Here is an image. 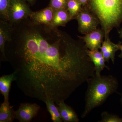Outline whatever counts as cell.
Segmentation results:
<instances>
[{
  "label": "cell",
  "instance_id": "6da1fadb",
  "mask_svg": "<svg viewBox=\"0 0 122 122\" xmlns=\"http://www.w3.org/2000/svg\"><path fill=\"white\" fill-rule=\"evenodd\" d=\"M26 36L13 65L16 83L26 96L56 103L67 99L95 75L94 66L81 39L50 44L38 33Z\"/></svg>",
  "mask_w": 122,
  "mask_h": 122
},
{
  "label": "cell",
  "instance_id": "7a4b0ae2",
  "mask_svg": "<svg viewBox=\"0 0 122 122\" xmlns=\"http://www.w3.org/2000/svg\"><path fill=\"white\" fill-rule=\"evenodd\" d=\"M86 82L87 87L82 118L86 117L93 109L102 105L109 96L116 91L118 86L117 79L111 75L95 74Z\"/></svg>",
  "mask_w": 122,
  "mask_h": 122
},
{
  "label": "cell",
  "instance_id": "3957f363",
  "mask_svg": "<svg viewBox=\"0 0 122 122\" xmlns=\"http://www.w3.org/2000/svg\"><path fill=\"white\" fill-rule=\"evenodd\" d=\"M86 7L98 19L105 39L122 22V0H89Z\"/></svg>",
  "mask_w": 122,
  "mask_h": 122
},
{
  "label": "cell",
  "instance_id": "277c9868",
  "mask_svg": "<svg viewBox=\"0 0 122 122\" xmlns=\"http://www.w3.org/2000/svg\"><path fill=\"white\" fill-rule=\"evenodd\" d=\"M79 31L83 34L96 30L100 24L98 19L87 7H83L76 18Z\"/></svg>",
  "mask_w": 122,
  "mask_h": 122
},
{
  "label": "cell",
  "instance_id": "5b68a950",
  "mask_svg": "<svg viewBox=\"0 0 122 122\" xmlns=\"http://www.w3.org/2000/svg\"><path fill=\"white\" fill-rule=\"evenodd\" d=\"M32 11L25 0H11L9 8V19L16 23L30 17Z\"/></svg>",
  "mask_w": 122,
  "mask_h": 122
},
{
  "label": "cell",
  "instance_id": "8992f818",
  "mask_svg": "<svg viewBox=\"0 0 122 122\" xmlns=\"http://www.w3.org/2000/svg\"><path fill=\"white\" fill-rule=\"evenodd\" d=\"M40 106L36 103H21L15 111L16 119L20 122H29L37 115Z\"/></svg>",
  "mask_w": 122,
  "mask_h": 122
},
{
  "label": "cell",
  "instance_id": "52a82bcc",
  "mask_svg": "<svg viewBox=\"0 0 122 122\" xmlns=\"http://www.w3.org/2000/svg\"><path fill=\"white\" fill-rule=\"evenodd\" d=\"M105 37V32L102 29H97L83 36L79 37L83 41L88 49L93 51L100 49Z\"/></svg>",
  "mask_w": 122,
  "mask_h": 122
},
{
  "label": "cell",
  "instance_id": "ba28073f",
  "mask_svg": "<svg viewBox=\"0 0 122 122\" xmlns=\"http://www.w3.org/2000/svg\"><path fill=\"white\" fill-rule=\"evenodd\" d=\"M54 13V10L49 6L40 11L32 12L30 17L35 24L50 26L52 22Z\"/></svg>",
  "mask_w": 122,
  "mask_h": 122
},
{
  "label": "cell",
  "instance_id": "9c48e42d",
  "mask_svg": "<svg viewBox=\"0 0 122 122\" xmlns=\"http://www.w3.org/2000/svg\"><path fill=\"white\" fill-rule=\"evenodd\" d=\"M119 45L120 43L116 44L112 42L109 37L105 39L100 50L106 62H109L111 59L114 63L116 53L119 50Z\"/></svg>",
  "mask_w": 122,
  "mask_h": 122
},
{
  "label": "cell",
  "instance_id": "30bf717a",
  "mask_svg": "<svg viewBox=\"0 0 122 122\" xmlns=\"http://www.w3.org/2000/svg\"><path fill=\"white\" fill-rule=\"evenodd\" d=\"M57 108L62 120L65 122H78V116L71 107L61 101L57 103Z\"/></svg>",
  "mask_w": 122,
  "mask_h": 122
},
{
  "label": "cell",
  "instance_id": "8fae6325",
  "mask_svg": "<svg viewBox=\"0 0 122 122\" xmlns=\"http://www.w3.org/2000/svg\"><path fill=\"white\" fill-rule=\"evenodd\" d=\"M87 54L93 63L96 75H100L101 72L104 68L109 70V67L105 64L106 61L101 51L99 50L92 51L88 49Z\"/></svg>",
  "mask_w": 122,
  "mask_h": 122
},
{
  "label": "cell",
  "instance_id": "7c38bea8",
  "mask_svg": "<svg viewBox=\"0 0 122 122\" xmlns=\"http://www.w3.org/2000/svg\"><path fill=\"white\" fill-rule=\"evenodd\" d=\"M11 29L9 25L5 21L1 20L0 23V50L2 56L6 60L5 52V45L7 41L11 39Z\"/></svg>",
  "mask_w": 122,
  "mask_h": 122
},
{
  "label": "cell",
  "instance_id": "4fadbf2b",
  "mask_svg": "<svg viewBox=\"0 0 122 122\" xmlns=\"http://www.w3.org/2000/svg\"><path fill=\"white\" fill-rule=\"evenodd\" d=\"M16 72L9 75H3L0 78V91L4 97L5 101H9V93L11 84L16 79Z\"/></svg>",
  "mask_w": 122,
  "mask_h": 122
},
{
  "label": "cell",
  "instance_id": "5bb4252c",
  "mask_svg": "<svg viewBox=\"0 0 122 122\" xmlns=\"http://www.w3.org/2000/svg\"><path fill=\"white\" fill-rule=\"evenodd\" d=\"M72 20L68 10L66 9L54 10V15L51 26L52 28L64 26Z\"/></svg>",
  "mask_w": 122,
  "mask_h": 122
},
{
  "label": "cell",
  "instance_id": "9a60e30c",
  "mask_svg": "<svg viewBox=\"0 0 122 122\" xmlns=\"http://www.w3.org/2000/svg\"><path fill=\"white\" fill-rule=\"evenodd\" d=\"M16 119L15 111L9 101H5L0 107V122H12Z\"/></svg>",
  "mask_w": 122,
  "mask_h": 122
},
{
  "label": "cell",
  "instance_id": "2e32d148",
  "mask_svg": "<svg viewBox=\"0 0 122 122\" xmlns=\"http://www.w3.org/2000/svg\"><path fill=\"white\" fill-rule=\"evenodd\" d=\"M83 8L82 5L78 0H68L66 9L72 20L76 19Z\"/></svg>",
  "mask_w": 122,
  "mask_h": 122
},
{
  "label": "cell",
  "instance_id": "e0dca14e",
  "mask_svg": "<svg viewBox=\"0 0 122 122\" xmlns=\"http://www.w3.org/2000/svg\"><path fill=\"white\" fill-rule=\"evenodd\" d=\"M45 103L47 110L51 115V119L54 122H62V120L57 107L55 105V102L52 99H47Z\"/></svg>",
  "mask_w": 122,
  "mask_h": 122
},
{
  "label": "cell",
  "instance_id": "ac0fdd59",
  "mask_svg": "<svg viewBox=\"0 0 122 122\" xmlns=\"http://www.w3.org/2000/svg\"><path fill=\"white\" fill-rule=\"evenodd\" d=\"M11 0H0V15L4 20H9L8 11Z\"/></svg>",
  "mask_w": 122,
  "mask_h": 122
},
{
  "label": "cell",
  "instance_id": "d6986e66",
  "mask_svg": "<svg viewBox=\"0 0 122 122\" xmlns=\"http://www.w3.org/2000/svg\"><path fill=\"white\" fill-rule=\"evenodd\" d=\"M102 118L99 122H122V118L118 116L109 113L107 112H103L101 114Z\"/></svg>",
  "mask_w": 122,
  "mask_h": 122
},
{
  "label": "cell",
  "instance_id": "ffe728a7",
  "mask_svg": "<svg viewBox=\"0 0 122 122\" xmlns=\"http://www.w3.org/2000/svg\"><path fill=\"white\" fill-rule=\"evenodd\" d=\"M68 0H50L49 6L54 10L61 9H66Z\"/></svg>",
  "mask_w": 122,
  "mask_h": 122
},
{
  "label": "cell",
  "instance_id": "44dd1931",
  "mask_svg": "<svg viewBox=\"0 0 122 122\" xmlns=\"http://www.w3.org/2000/svg\"><path fill=\"white\" fill-rule=\"evenodd\" d=\"M118 32L119 36L122 38V29H121L120 30H119ZM119 50H121V53L119 56V57L122 58V44L121 45V43H120V45H119Z\"/></svg>",
  "mask_w": 122,
  "mask_h": 122
},
{
  "label": "cell",
  "instance_id": "7402d4cb",
  "mask_svg": "<svg viewBox=\"0 0 122 122\" xmlns=\"http://www.w3.org/2000/svg\"><path fill=\"white\" fill-rule=\"evenodd\" d=\"M81 4H82L83 7H86L87 6L89 0H78Z\"/></svg>",
  "mask_w": 122,
  "mask_h": 122
},
{
  "label": "cell",
  "instance_id": "603a6c76",
  "mask_svg": "<svg viewBox=\"0 0 122 122\" xmlns=\"http://www.w3.org/2000/svg\"><path fill=\"white\" fill-rule=\"evenodd\" d=\"M26 2H28L30 5H33L35 4L36 0H25Z\"/></svg>",
  "mask_w": 122,
  "mask_h": 122
},
{
  "label": "cell",
  "instance_id": "cb8c5ba5",
  "mask_svg": "<svg viewBox=\"0 0 122 122\" xmlns=\"http://www.w3.org/2000/svg\"><path fill=\"white\" fill-rule=\"evenodd\" d=\"M121 102H122V98H121Z\"/></svg>",
  "mask_w": 122,
  "mask_h": 122
}]
</instances>
